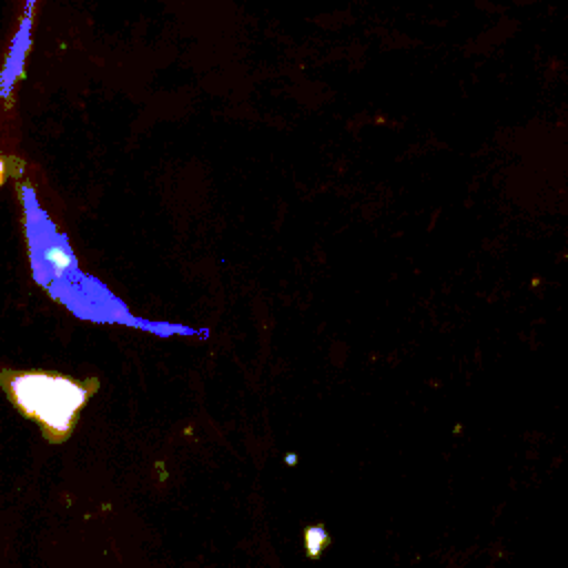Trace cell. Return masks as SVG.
<instances>
[{
  "instance_id": "obj_1",
  "label": "cell",
  "mask_w": 568,
  "mask_h": 568,
  "mask_svg": "<svg viewBox=\"0 0 568 568\" xmlns=\"http://www.w3.org/2000/svg\"><path fill=\"white\" fill-rule=\"evenodd\" d=\"M16 406L38 419L47 430L55 433V439L64 437L87 397L84 386L71 377L55 373H22L4 382Z\"/></svg>"
},
{
  "instance_id": "obj_2",
  "label": "cell",
  "mask_w": 568,
  "mask_h": 568,
  "mask_svg": "<svg viewBox=\"0 0 568 568\" xmlns=\"http://www.w3.org/2000/svg\"><path fill=\"white\" fill-rule=\"evenodd\" d=\"M2 180H4V162L0 158V184H2Z\"/></svg>"
}]
</instances>
